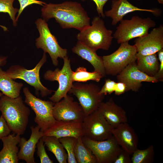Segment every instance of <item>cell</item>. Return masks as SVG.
Listing matches in <instances>:
<instances>
[{"label": "cell", "mask_w": 163, "mask_h": 163, "mask_svg": "<svg viewBox=\"0 0 163 163\" xmlns=\"http://www.w3.org/2000/svg\"><path fill=\"white\" fill-rule=\"evenodd\" d=\"M46 53H44L42 58L33 69L28 70L19 65H14L10 67L6 72L13 79L23 80L34 87L36 89V94L40 91L41 96L45 97L54 91L44 86L40 81L39 71L46 62Z\"/></svg>", "instance_id": "11"}, {"label": "cell", "mask_w": 163, "mask_h": 163, "mask_svg": "<svg viewBox=\"0 0 163 163\" xmlns=\"http://www.w3.org/2000/svg\"><path fill=\"white\" fill-rule=\"evenodd\" d=\"M154 155L152 145L144 149H137L131 155V163H152L154 161Z\"/></svg>", "instance_id": "27"}, {"label": "cell", "mask_w": 163, "mask_h": 163, "mask_svg": "<svg viewBox=\"0 0 163 163\" xmlns=\"http://www.w3.org/2000/svg\"><path fill=\"white\" fill-rule=\"evenodd\" d=\"M35 23L40 34L39 37L36 40L37 47L42 49L45 53H48L53 65L57 66L58 64V58L63 59L67 56V50L60 46L56 38L51 34L44 20L38 18Z\"/></svg>", "instance_id": "7"}, {"label": "cell", "mask_w": 163, "mask_h": 163, "mask_svg": "<svg viewBox=\"0 0 163 163\" xmlns=\"http://www.w3.org/2000/svg\"><path fill=\"white\" fill-rule=\"evenodd\" d=\"M23 85L22 83L14 81L0 68V90L3 94L12 98H17L20 96Z\"/></svg>", "instance_id": "24"}, {"label": "cell", "mask_w": 163, "mask_h": 163, "mask_svg": "<svg viewBox=\"0 0 163 163\" xmlns=\"http://www.w3.org/2000/svg\"><path fill=\"white\" fill-rule=\"evenodd\" d=\"M53 106V115L56 120L82 122L85 115L79 103L68 94Z\"/></svg>", "instance_id": "13"}, {"label": "cell", "mask_w": 163, "mask_h": 163, "mask_svg": "<svg viewBox=\"0 0 163 163\" xmlns=\"http://www.w3.org/2000/svg\"><path fill=\"white\" fill-rule=\"evenodd\" d=\"M19 1L20 7L18 11V14L16 18V21H17L18 18L27 6L33 4H37L42 6L45 5L46 3L41 1L37 0H18Z\"/></svg>", "instance_id": "33"}, {"label": "cell", "mask_w": 163, "mask_h": 163, "mask_svg": "<svg viewBox=\"0 0 163 163\" xmlns=\"http://www.w3.org/2000/svg\"><path fill=\"white\" fill-rule=\"evenodd\" d=\"M120 22L113 37L120 44L145 35L150 28L156 25L155 22L151 18H143L137 16H133L130 20L123 19Z\"/></svg>", "instance_id": "4"}, {"label": "cell", "mask_w": 163, "mask_h": 163, "mask_svg": "<svg viewBox=\"0 0 163 163\" xmlns=\"http://www.w3.org/2000/svg\"><path fill=\"white\" fill-rule=\"evenodd\" d=\"M74 153L77 163H97L95 157L85 145L82 137L77 139Z\"/></svg>", "instance_id": "26"}, {"label": "cell", "mask_w": 163, "mask_h": 163, "mask_svg": "<svg viewBox=\"0 0 163 163\" xmlns=\"http://www.w3.org/2000/svg\"><path fill=\"white\" fill-rule=\"evenodd\" d=\"M112 135L121 148L131 155L138 149V136L127 122L121 123L114 128Z\"/></svg>", "instance_id": "17"}, {"label": "cell", "mask_w": 163, "mask_h": 163, "mask_svg": "<svg viewBox=\"0 0 163 163\" xmlns=\"http://www.w3.org/2000/svg\"><path fill=\"white\" fill-rule=\"evenodd\" d=\"M138 0L139 1L140 0Z\"/></svg>", "instance_id": "43"}, {"label": "cell", "mask_w": 163, "mask_h": 163, "mask_svg": "<svg viewBox=\"0 0 163 163\" xmlns=\"http://www.w3.org/2000/svg\"><path fill=\"white\" fill-rule=\"evenodd\" d=\"M97 109L114 128L121 123L127 122L126 111L112 98L105 102H101Z\"/></svg>", "instance_id": "19"}, {"label": "cell", "mask_w": 163, "mask_h": 163, "mask_svg": "<svg viewBox=\"0 0 163 163\" xmlns=\"http://www.w3.org/2000/svg\"><path fill=\"white\" fill-rule=\"evenodd\" d=\"M41 16L46 21L51 18L63 29L79 31L90 25V18L80 3L66 1L59 4H46L41 8Z\"/></svg>", "instance_id": "1"}, {"label": "cell", "mask_w": 163, "mask_h": 163, "mask_svg": "<svg viewBox=\"0 0 163 163\" xmlns=\"http://www.w3.org/2000/svg\"><path fill=\"white\" fill-rule=\"evenodd\" d=\"M0 27H1L2 28H3V29L4 31H5L8 30L7 28L6 27H5L2 26V25H0Z\"/></svg>", "instance_id": "40"}, {"label": "cell", "mask_w": 163, "mask_h": 163, "mask_svg": "<svg viewBox=\"0 0 163 163\" xmlns=\"http://www.w3.org/2000/svg\"><path fill=\"white\" fill-rule=\"evenodd\" d=\"M160 4H163V0H157Z\"/></svg>", "instance_id": "41"}, {"label": "cell", "mask_w": 163, "mask_h": 163, "mask_svg": "<svg viewBox=\"0 0 163 163\" xmlns=\"http://www.w3.org/2000/svg\"><path fill=\"white\" fill-rule=\"evenodd\" d=\"M0 111L13 134H24L30 111L24 103L21 96L12 98L3 94L0 98Z\"/></svg>", "instance_id": "2"}, {"label": "cell", "mask_w": 163, "mask_h": 163, "mask_svg": "<svg viewBox=\"0 0 163 163\" xmlns=\"http://www.w3.org/2000/svg\"><path fill=\"white\" fill-rule=\"evenodd\" d=\"M100 90L99 87L94 83L77 82L73 84L68 93L76 97L85 116L97 110L103 102L105 95L100 93Z\"/></svg>", "instance_id": "6"}, {"label": "cell", "mask_w": 163, "mask_h": 163, "mask_svg": "<svg viewBox=\"0 0 163 163\" xmlns=\"http://www.w3.org/2000/svg\"><path fill=\"white\" fill-rule=\"evenodd\" d=\"M82 123L84 136L91 140L103 141L113 135L114 128L98 109L85 116Z\"/></svg>", "instance_id": "9"}, {"label": "cell", "mask_w": 163, "mask_h": 163, "mask_svg": "<svg viewBox=\"0 0 163 163\" xmlns=\"http://www.w3.org/2000/svg\"><path fill=\"white\" fill-rule=\"evenodd\" d=\"M84 1L85 0H81ZM95 3L96 6V10L100 16L104 18L105 16L103 12V7L108 0H92Z\"/></svg>", "instance_id": "37"}, {"label": "cell", "mask_w": 163, "mask_h": 163, "mask_svg": "<svg viewBox=\"0 0 163 163\" xmlns=\"http://www.w3.org/2000/svg\"><path fill=\"white\" fill-rule=\"evenodd\" d=\"M159 62V69L155 77L158 82L163 81V49L157 52Z\"/></svg>", "instance_id": "36"}, {"label": "cell", "mask_w": 163, "mask_h": 163, "mask_svg": "<svg viewBox=\"0 0 163 163\" xmlns=\"http://www.w3.org/2000/svg\"><path fill=\"white\" fill-rule=\"evenodd\" d=\"M130 155L127 152L122 149L113 163H131Z\"/></svg>", "instance_id": "34"}, {"label": "cell", "mask_w": 163, "mask_h": 163, "mask_svg": "<svg viewBox=\"0 0 163 163\" xmlns=\"http://www.w3.org/2000/svg\"><path fill=\"white\" fill-rule=\"evenodd\" d=\"M41 139L47 150L54 155L59 163L67 162V153L59 139L53 136H43Z\"/></svg>", "instance_id": "25"}, {"label": "cell", "mask_w": 163, "mask_h": 163, "mask_svg": "<svg viewBox=\"0 0 163 163\" xmlns=\"http://www.w3.org/2000/svg\"><path fill=\"white\" fill-rule=\"evenodd\" d=\"M30 128L31 133L28 140L24 137L21 138L19 143L20 149L18 157L19 160H24L27 163H35L34 155L36 145L43 136V133L38 125L35 127L32 126Z\"/></svg>", "instance_id": "18"}, {"label": "cell", "mask_w": 163, "mask_h": 163, "mask_svg": "<svg viewBox=\"0 0 163 163\" xmlns=\"http://www.w3.org/2000/svg\"><path fill=\"white\" fill-rule=\"evenodd\" d=\"M7 58V56H0V66H3L6 64Z\"/></svg>", "instance_id": "39"}, {"label": "cell", "mask_w": 163, "mask_h": 163, "mask_svg": "<svg viewBox=\"0 0 163 163\" xmlns=\"http://www.w3.org/2000/svg\"><path fill=\"white\" fill-rule=\"evenodd\" d=\"M116 76L118 82H123L125 85L126 91L130 90L138 91L143 82H158L155 77L149 76L141 71L137 67L136 61L129 64Z\"/></svg>", "instance_id": "14"}, {"label": "cell", "mask_w": 163, "mask_h": 163, "mask_svg": "<svg viewBox=\"0 0 163 163\" xmlns=\"http://www.w3.org/2000/svg\"><path fill=\"white\" fill-rule=\"evenodd\" d=\"M25 97L24 102L34 112V122L43 132L51 127L56 120L53 115V108L55 103L51 101H46L37 98L30 91L27 87L23 89Z\"/></svg>", "instance_id": "8"}, {"label": "cell", "mask_w": 163, "mask_h": 163, "mask_svg": "<svg viewBox=\"0 0 163 163\" xmlns=\"http://www.w3.org/2000/svg\"><path fill=\"white\" fill-rule=\"evenodd\" d=\"M20 135L9 134L1 139L3 147L0 151V163H18V148L17 146L21 139Z\"/></svg>", "instance_id": "21"}, {"label": "cell", "mask_w": 163, "mask_h": 163, "mask_svg": "<svg viewBox=\"0 0 163 163\" xmlns=\"http://www.w3.org/2000/svg\"><path fill=\"white\" fill-rule=\"evenodd\" d=\"M116 83L109 78L106 79L104 85L100 89V93L105 95L112 94L114 91Z\"/></svg>", "instance_id": "32"}, {"label": "cell", "mask_w": 163, "mask_h": 163, "mask_svg": "<svg viewBox=\"0 0 163 163\" xmlns=\"http://www.w3.org/2000/svg\"><path fill=\"white\" fill-rule=\"evenodd\" d=\"M136 11H146L155 14L157 11L138 8L127 0H112L111 9L105 11L104 14L105 16L111 18L112 24L114 26L126 14Z\"/></svg>", "instance_id": "20"}, {"label": "cell", "mask_w": 163, "mask_h": 163, "mask_svg": "<svg viewBox=\"0 0 163 163\" xmlns=\"http://www.w3.org/2000/svg\"><path fill=\"white\" fill-rule=\"evenodd\" d=\"M137 53L147 55L156 53L163 48V26L154 28L150 32L135 40Z\"/></svg>", "instance_id": "15"}, {"label": "cell", "mask_w": 163, "mask_h": 163, "mask_svg": "<svg viewBox=\"0 0 163 163\" xmlns=\"http://www.w3.org/2000/svg\"><path fill=\"white\" fill-rule=\"evenodd\" d=\"M72 50L73 53L90 63L94 68V71L100 73L103 77L106 76L102 57L98 56L96 51L78 41Z\"/></svg>", "instance_id": "22"}, {"label": "cell", "mask_w": 163, "mask_h": 163, "mask_svg": "<svg viewBox=\"0 0 163 163\" xmlns=\"http://www.w3.org/2000/svg\"><path fill=\"white\" fill-rule=\"evenodd\" d=\"M112 30L107 29L100 17L93 18L91 25L82 30L77 36L78 41L94 51L99 49L108 50L113 37Z\"/></svg>", "instance_id": "3"}, {"label": "cell", "mask_w": 163, "mask_h": 163, "mask_svg": "<svg viewBox=\"0 0 163 163\" xmlns=\"http://www.w3.org/2000/svg\"><path fill=\"white\" fill-rule=\"evenodd\" d=\"M68 155L67 161L69 163H77L74 151L77 139L72 137H66L59 139Z\"/></svg>", "instance_id": "29"}, {"label": "cell", "mask_w": 163, "mask_h": 163, "mask_svg": "<svg viewBox=\"0 0 163 163\" xmlns=\"http://www.w3.org/2000/svg\"><path fill=\"white\" fill-rule=\"evenodd\" d=\"M136 63L138 68L149 76L155 77L159 69V62L156 53L145 56L137 53Z\"/></svg>", "instance_id": "23"}, {"label": "cell", "mask_w": 163, "mask_h": 163, "mask_svg": "<svg viewBox=\"0 0 163 163\" xmlns=\"http://www.w3.org/2000/svg\"><path fill=\"white\" fill-rule=\"evenodd\" d=\"M43 133V136H53L58 139L66 137L78 139L84 136L82 122L73 121L56 120Z\"/></svg>", "instance_id": "16"}, {"label": "cell", "mask_w": 163, "mask_h": 163, "mask_svg": "<svg viewBox=\"0 0 163 163\" xmlns=\"http://www.w3.org/2000/svg\"><path fill=\"white\" fill-rule=\"evenodd\" d=\"M64 64L61 69L58 68L54 71L48 70L44 73V78L50 81H57L59 83V87L54 94L49 99L55 103L60 101L66 97L73 85V71L72 70L70 60L67 56L63 59Z\"/></svg>", "instance_id": "10"}, {"label": "cell", "mask_w": 163, "mask_h": 163, "mask_svg": "<svg viewBox=\"0 0 163 163\" xmlns=\"http://www.w3.org/2000/svg\"><path fill=\"white\" fill-rule=\"evenodd\" d=\"M126 92V87L123 83L118 82L116 83L114 91L116 95H120Z\"/></svg>", "instance_id": "38"}, {"label": "cell", "mask_w": 163, "mask_h": 163, "mask_svg": "<svg viewBox=\"0 0 163 163\" xmlns=\"http://www.w3.org/2000/svg\"><path fill=\"white\" fill-rule=\"evenodd\" d=\"M82 139L95 157L97 163H113L122 149L113 135L103 141H94L84 136Z\"/></svg>", "instance_id": "12"}, {"label": "cell", "mask_w": 163, "mask_h": 163, "mask_svg": "<svg viewBox=\"0 0 163 163\" xmlns=\"http://www.w3.org/2000/svg\"><path fill=\"white\" fill-rule=\"evenodd\" d=\"M120 44L113 53L102 56L106 75L116 76L129 64L136 61L137 52L134 45L128 42Z\"/></svg>", "instance_id": "5"}, {"label": "cell", "mask_w": 163, "mask_h": 163, "mask_svg": "<svg viewBox=\"0 0 163 163\" xmlns=\"http://www.w3.org/2000/svg\"><path fill=\"white\" fill-rule=\"evenodd\" d=\"M3 94L2 92H0V98Z\"/></svg>", "instance_id": "42"}, {"label": "cell", "mask_w": 163, "mask_h": 163, "mask_svg": "<svg viewBox=\"0 0 163 163\" xmlns=\"http://www.w3.org/2000/svg\"><path fill=\"white\" fill-rule=\"evenodd\" d=\"M37 148V154L39 157L41 163H53L47 155L45 148L44 142L41 138L36 145Z\"/></svg>", "instance_id": "31"}, {"label": "cell", "mask_w": 163, "mask_h": 163, "mask_svg": "<svg viewBox=\"0 0 163 163\" xmlns=\"http://www.w3.org/2000/svg\"><path fill=\"white\" fill-rule=\"evenodd\" d=\"M11 132L6 120L2 115L0 117V140L9 135Z\"/></svg>", "instance_id": "35"}, {"label": "cell", "mask_w": 163, "mask_h": 163, "mask_svg": "<svg viewBox=\"0 0 163 163\" xmlns=\"http://www.w3.org/2000/svg\"><path fill=\"white\" fill-rule=\"evenodd\" d=\"M103 78L100 73L95 71L93 72H88L87 69L84 67H79L72 73L73 82H85L89 80H93L99 82Z\"/></svg>", "instance_id": "28"}, {"label": "cell", "mask_w": 163, "mask_h": 163, "mask_svg": "<svg viewBox=\"0 0 163 163\" xmlns=\"http://www.w3.org/2000/svg\"><path fill=\"white\" fill-rule=\"evenodd\" d=\"M15 0H0V12L7 13L8 14L12 20L13 25L17 26L15 16L19 9L14 8L13 3Z\"/></svg>", "instance_id": "30"}]
</instances>
